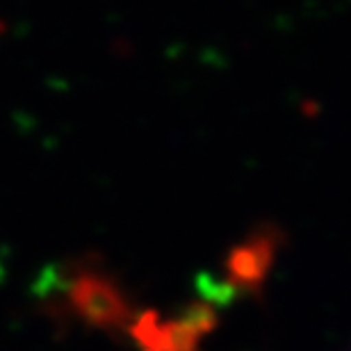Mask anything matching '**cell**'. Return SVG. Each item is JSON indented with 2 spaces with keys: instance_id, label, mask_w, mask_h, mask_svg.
Segmentation results:
<instances>
[{
  "instance_id": "6da1fadb",
  "label": "cell",
  "mask_w": 351,
  "mask_h": 351,
  "mask_svg": "<svg viewBox=\"0 0 351 351\" xmlns=\"http://www.w3.org/2000/svg\"><path fill=\"white\" fill-rule=\"evenodd\" d=\"M217 326V311L208 304H192L178 317L160 322L146 315L135 328L144 351H199V342Z\"/></svg>"
},
{
  "instance_id": "7a4b0ae2",
  "label": "cell",
  "mask_w": 351,
  "mask_h": 351,
  "mask_svg": "<svg viewBox=\"0 0 351 351\" xmlns=\"http://www.w3.org/2000/svg\"><path fill=\"white\" fill-rule=\"evenodd\" d=\"M280 235L271 226L258 228L247 240L240 242L226 258V287L228 292L263 290L267 274L276 258Z\"/></svg>"
}]
</instances>
